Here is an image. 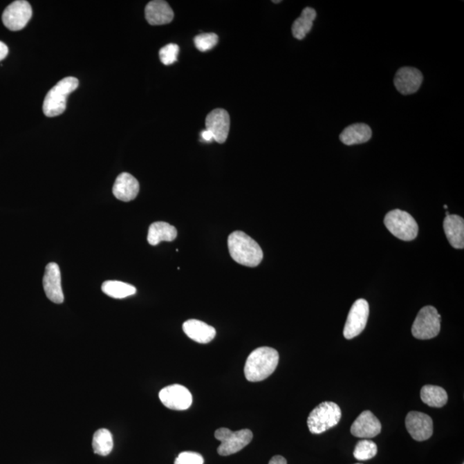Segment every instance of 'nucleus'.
I'll use <instances>...</instances> for the list:
<instances>
[{"label":"nucleus","mask_w":464,"mask_h":464,"mask_svg":"<svg viewBox=\"0 0 464 464\" xmlns=\"http://www.w3.org/2000/svg\"><path fill=\"white\" fill-rule=\"evenodd\" d=\"M279 360V353L274 349L262 346L254 350L248 357L244 366L247 380L261 382L270 377L278 366Z\"/></svg>","instance_id":"obj_1"},{"label":"nucleus","mask_w":464,"mask_h":464,"mask_svg":"<svg viewBox=\"0 0 464 464\" xmlns=\"http://www.w3.org/2000/svg\"><path fill=\"white\" fill-rule=\"evenodd\" d=\"M228 248L232 259L246 267H257L263 259L259 244L243 232H234L229 236Z\"/></svg>","instance_id":"obj_2"},{"label":"nucleus","mask_w":464,"mask_h":464,"mask_svg":"<svg viewBox=\"0 0 464 464\" xmlns=\"http://www.w3.org/2000/svg\"><path fill=\"white\" fill-rule=\"evenodd\" d=\"M79 87L76 77H67L59 81L48 91L44 99V112L46 116L55 117L63 114L66 109L67 98Z\"/></svg>","instance_id":"obj_3"},{"label":"nucleus","mask_w":464,"mask_h":464,"mask_svg":"<svg viewBox=\"0 0 464 464\" xmlns=\"http://www.w3.org/2000/svg\"><path fill=\"white\" fill-rule=\"evenodd\" d=\"M342 410L335 402H324L313 410L308 417V428L311 434H321L340 423Z\"/></svg>","instance_id":"obj_4"},{"label":"nucleus","mask_w":464,"mask_h":464,"mask_svg":"<svg viewBox=\"0 0 464 464\" xmlns=\"http://www.w3.org/2000/svg\"><path fill=\"white\" fill-rule=\"evenodd\" d=\"M384 225L392 235L403 241L416 239L418 232H419L416 219L409 212L399 210V209H396L386 214Z\"/></svg>","instance_id":"obj_5"},{"label":"nucleus","mask_w":464,"mask_h":464,"mask_svg":"<svg viewBox=\"0 0 464 464\" xmlns=\"http://www.w3.org/2000/svg\"><path fill=\"white\" fill-rule=\"evenodd\" d=\"M441 316L434 306H425L418 313L412 326V334L416 339L435 338L440 332Z\"/></svg>","instance_id":"obj_6"},{"label":"nucleus","mask_w":464,"mask_h":464,"mask_svg":"<svg viewBox=\"0 0 464 464\" xmlns=\"http://www.w3.org/2000/svg\"><path fill=\"white\" fill-rule=\"evenodd\" d=\"M215 438L221 442L218 453L221 456L235 454L246 447L253 439V434L249 429L232 431L228 428H219L215 431Z\"/></svg>","instance_id":"obj_7"},{"label":"nucleus","mask_w":464,"mask_h":464,"mask_svg":"<svg viewBox=\"0 0 464 464\" xmlns=\"http://www.w3.org/2000/svg\"><path fill=\"white\" fill-rule=\"evenodd\" d=\"M369 304L363 299H358L351 307L348 319H346L343 335L348 340L360 335L366 328L369 317Z\"/></svg>","instance_id":"obj_8"},{"label":"nucleus","mask_w":464,"mask_h":464,"mask_svg":"<svg viewBox=\"0 0 464 464\" xmlns=\"http://www.w3.org/2000/svg\"><path fill=\"white\" fill-rule=\"evenodd\" d=\"M31 17L30 3L26 0H17L7 6L2 15V21L7 29L19 31L27 26Z\"/></svg>","instance_id":"obj_9"},{"label":"nucleus","mask_w":464,"mask_h":464,"mask_svg":"<svg viewBox=\"0 0 464 464\" xmlns=\"http://www.w3.org/2000/svg\"><path fill=\"white\" fill-rule=\"evenodd\" d=\"M159 399L172 410H187L192 405L193 398L189 389L180 384L167 386L159 392Z\"/></svg>","instance_id":"obj_10"},{"label":"nucleus","mask_w":464,"mask_h":464,"mask_svg":"<svg viewBox=\"0 0 464 464\" xmlns=\"http://www.w3.org/2000/svg\"><path fill=\"white\" fill-rule=\"evenodd\" d=\"M407 431L416 441H425L434 434V423L429 416L417 411H411L405 419Z\"/></svg>","instance_id":"obj_11"},{"label":"nucleus","mask_w":464,"mask_h":464,"mask_svg":"<svg viewBox=\"0 0 464 464\" xmlns=\"http://www.w3.org/2000/svg\"><path fill=\"white\" fill-rule=\"evenodd\" d=\"M230 115L225 109H216L209 113L205 119L207 130L211 132L214 140L219 144L225 143L230 132Z\"/></svg>","instance_id":"obj_12"},{"label":"nucleus","mask_w":464,"mask_h":464,"mask_svg":"<svg viewBox=\"0 0 464 464\" xmlns=\"http://www.w3.org/2000/svg\"><path fill=\"white\" fill-rule=\"evenodd\" d=\"M423 75L420 70L414 67H402L396 73L394 84L400 93L411 95L416 93L423 84Z\"/></svg>","instance_id":"obj_13"},{"label":"nucleus","mask_w":464,"mask_h":464,"mask_svg":"<svg viewBox=\"0 0 464 464\" xmlns=\"http://www.w3.org/2000/svg\"><path fill=\"white\" fill-rule=\"evenodd\" d=\"M380 421L371 411L361 413L351 427V434L354 437L371 438L381 433Z\"/></svg>","instance_id":"obj_14"},{"label":"nucleus","mask_w":464,"mask_h":464,"mask_svg":"<svg viewBox=\"0 0 464 464\" xmlns=\"http://www.w3.org/2000/svg\"><path fill=\"white\" fill-rule=\"evenodd\" d=\"M44 289L48 299L55 304L64 302L62 275L59 266L55 262L47 265L44 277Z\"/></svg>","instance_id":"obj_15"},{"label":"nucleus","mask_w":464,"mask_h":464,"mask_svg":"<svg viewBox=\"0 0 464 464\" xmlns=\"http://www.w3.org/2000/svg\"><path fill=\"white\" fill-rule=\"evenodd\" d=\"M145 19L151 26H164L174 19L171 6L163 0H154L147 3L145 10Z\"/></svg>","instance_id":"obj_16"},{"label":"nucleus","mask_w":464,"mask_h":464,"mask_svg":"<svg viewBox=\"0 0 464 464\" xmlns=\"http://www.w3.org/2000/svg\"><path fill=\"white\" fill-rule=\"evenodd\" d=\"M139 192L140 184L136 177L126 172L117 177L113 187V194L116 199L127 203L136 199Z\"/></svg>","instance_id":"obj_17"},{"label":"nucleus","mask_w":464,"mask_h":464,"mask_svg":"<svg viewBox=\"0 0 464 464\" xmlns=\"http://www.w3.org/2000/svg\"><path fill=\"white\" fill-rule=\"evenodd\" d=\"M183 331L191 340L201 344H207L214 339L216 331L205 322L191 319L184 322Z\"/></svg>","instance_id":"obj_18"},{"label":"nucleus","mask_w":464,"mask_h":464,"mask_svg":"<svg viewBox=\"0 0 464 464\" xmlns=\"http://www.w3.org/2000/svg\"><path fill=\"white\" fill-rule=\"evenodd\" d=\"M444 230L446 237L455 249L464 248V221L458 215L446 216L444 221Z\"/></svg>","instance_id":"obj_19"},{"label":"nucleus","mask_w":464,"mask_h":464,"mask_svg":"<svg viewBox=\"0 0 464 464\" xmlns=\"http://www.w3.org/2000/svg\"><path fill=\"white\" fill-rule=\"evenodd\" d=\"M373 136L371 127L364 123H356L346 127L340 136V140L346 145H360L368 142Z\"/></svg>","instance_id":"obj_20"},{"label":"nucleus","mask_w":464,"mask_h":464,"mask_svg":"<svg viewBox=\"0 0 464 464\" xmlns=\"http://www.w3.org/2000/svg\"><path fill=\"white\" fill-rule=\"evenodd\" d=\"M177 236V231L174 226L165 222H155L149 228L147 241L152 246L158 245L163 241L171 242Z\"/></svg>","instance_id":"obj_21"},{"label":"nucleus","mask_w":464,"mask_h":464,"mask_svg":"<svg viewBox=\"0 0 464 464\" xmlns=\"http://www.w3.org/2000/svg\"><path fill=\"white\" fill-rule=\"evenodd\" d=\"M317 12L310 7L303 10L302 14L293 24V37L297 40H303L306 35L313 29L314 20L316 19Z\"/></svg>","instance_id":"obj_22"},{"label":"nucleus","mask_w":464,"mask_h":464,"mask_svg":"<svg viewBox=\"0 0 464 464\" xmlns=\"http://www.w3.org/2000/svg\"><path fill=\"white\" fill-rule=\"evenodd\" d=\"M420 398L425 405L433 407H444L448 402L447 392L442 387L435 385L423 386Z\"/></svg>","instance_id":"obj_23"},{"label":"nucleus","mask_w":464,"mask_h":464,"mask_svg":"<svg viewBox=\"0 0 464 464\" xmlns=\"http://www.w3.org/2000/svg\"><path fill=\"white\" fill-rule=\"evenodd\" d=\"M102 290L106 295L111 297L113 299H122L134 295L137 290L133 286L127 284V283L109 281L102 284Z\"/></svg>","instance_id":"obj_24"},{"label":"nucleus","mask_w":464,"mask_h":464,"mask_svg":"<svg viewBox=\"0 0 464 464\" xmlns=\"http://www.w3.org/2000/svg\"><path fill=\"white\" fill-rule=\"evenodd\" d=\"M92 447L95 454L102 456L111 454L114 447V441H113L111 431L107 429H99L95 431L93 440H92Z\"/></svg>","instance_id":"obj_25"},{"label":"nucleus","mask_w":464,"mask_h":464,"mask_svg":"<svg viewBox=\"0 0 464 464\" xmlns=\"http://www.w3.org/2000/svg\"><path fill=\"white\" fill-rule=\"evenodd\" d=\"M378 453V446L373 441L366 440H360L356 445L355 449H354L353 456L357 460L360 461H367L373 458Z\"/></svg>","instance_id":"obj_26"},{"label":"nucleus","mask_w":464,"mask_h":464,"mask_svg":"<svg viewBox=\"0 0 464 464\" xmlns=\"http://www.w3.org/2000/svg\"><path fill=\"white\" fill-rule=\"evenodd\" d=\"M194 41L198 50L207 52L218 44L219 37L215 33L201 34L194 37Z\"/></svg>","instance_id":"obj_27"},{"label":"nucleus","mask_w":464,"mask_h":464,"mask_svg":"<svg viewBox=\"0 0 464 464\" xmlns=\"http://www.w3.org/2000/svg\"><path fill=\"white\" fill-rule=\"evenodd\" d=\"M178 54V45L171 44L165 46L164 48L160 49V51H159V57H160L161 62L164 65L171 66L172 64L176 62Z\"/></svg>","instance_id":"obj_28"},{"label":"nucleus","mask_w":464,"mask_h":464,"mask_svg":"<svg viewBox=\"0 0 464 464\" xmlns=\"http://www.w3.org/2000/svg\"><path fill=\"white\" fill-rule=\"evenodd\" d=\"M175 464H204V458L199 453L184 452L177 456Z\"/></svg>","instance_id":"obj_29"},{"label":"nucleus","mask_w":464,"mask_h":464,"mask_svg":"<svg viewBox=\"0 0 464 464\" xmlns=\"http://www.w3.org/2000/svg\"><path fill=\"white\" fill-rule=\"evenodd\" d=\"M9 49L3 42L0 41V62L8 55Z\"/></svg>","instance_id":"obj_30"},{"label":"nucleus","mask_w":464,"mask_h":464,"mask_svg":"<svg viewBox=\"0 0 464 464\" xmlns=\"http://www.w3.org/2000/svg\"><path fill=\"white\" fill-rule=\"evenodd\" d=\"M201 138H203V140L205 141V142H212V140H214V136H212V133L209 132V131L207 129L201 132Z\"/></svg>","instance_id":"obj_31"},{"label":"nucleus","mask_w":464,"mask_h":464,"mask_svg":"<svg viewBox=\"0 0 464 464\" xmlns=\"http://www.w3.org/2000/svg\"><path fill=\"white\" fill-rule=\"evenodd\" d=\"M268 464H288L285 458L282 456H275L272 458Z\"/></svg>","instance_id":"obj_32"},{"label":"nucleus","mask_w":464,"mask_h":464,"mask_svg":"<svg viewBox=\"0 0 464 464\" xmlns=\"http://www.w3.org/2000/svg\"><path fill=\"white\" fill-rule=\"evenodd\" d=\"M272 2H274L275 3H281V0H279V1H272Z\"/></svg>","instance_id":"obj_33"},{"label":"nucleus","mask_w":464,"mask_h":464,"mask_svg":"<svg viewBox=\"0 0 464 464\" xmlns=\"http://www.w3.org/2000/svg\"><path fill=\"white\" fill-rule=\"evenodd\" d=\"M444 207H445V209H447V208H448V205H444Z\"/></svg>","instance_id":"obj_34"},{"label":"nucleus","mask_w":464,"mask_h":464,"mask_svg":"<svg viewBox=\"0 0 464 464\" xmlns=\"http://www.w3.org/2000/svg\"><path fill=\"white\" fill-rule=\"evenodd\" d=\"M357 464H361V463H357Z\"/></svg>","instance_id":"obj_35"}]
</instances>
